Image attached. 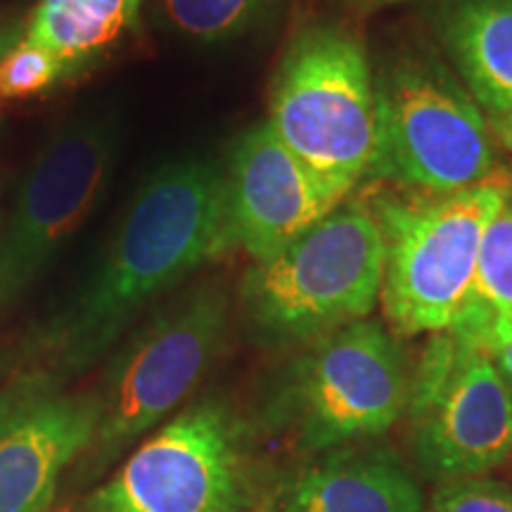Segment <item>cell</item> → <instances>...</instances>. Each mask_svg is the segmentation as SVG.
Segmentation results:
<instances>
[{"mask_svg":"<svg viewBox=\"0 0 512 512\" xmlns=\"http://www.w3.org/2000/svg\"><path fill=\"white\" fill-rule=\"evenodd\" d=\"M384 240L370 204L349 197L271 259L254 261L240 285L249 337L297 349L366 320L380 302Z\"/></svg>","mask_w":512,"mask_h":512,"instance_id":"cell-2","label":"cell"},{"mask_svg":"<svg viewBox=\"0 0 512 512\" xmlns=\"http://www.w3.org/2000/svg\"><path fill=\"white\" fill-rule=\"evenodd\" d=\"M512 316V183L486 223L475 280L451 332L489 351L491 339Z\"/></svg>","mask_w":512,"mask_h":512,"instance_id":"cell-16","label":"cell"},{"mask_svg":"<svg viewBox=\"0 0 512 512\" xmlns=\"http://www.w3.org/2000/svg\"><path fill=\"white\" fill-rule=\"evenodd\" d=\"M230 299L200 283L152 311L114 347L95 394L98 422L81 477H100L126 448L176 411L221 354Z\"/></svg>","mask_w":512,"mask_h":512,"instance_id":"cell-6","label":"cell"},{"mask_svg":"<svg viewBox=\"0 0 512 512\" xmlns=\"http://www.w3.org/2000/svg\"><path fill=\"white\" fill-rule=\"evenodd\" d=\"M489 126H491V136H494L496 145H501L508 152H512V112L489 117Z\"/></svg>","mask_w":512,"mask_h":512,"instance_id":"cell-22","label":"cell"},{"mask_svg":"<svg viewBox=\"0 0 512 512\" xmlns=\"http://www.w3.org/2000/svg\"><path fill=\"white\" fill-rule=\"evenodd\" d=\"M408 451L420 477H484L512 458V396L489 351L446 330L411 373Z\"/></svg>","mask_w":512,"mask_h":512,"instance_id":"cell-9","label":"cell"},{"mask_svg":"<svg viewBox=\"0 0 512 512\" xmlns=\"http://www.w3.org/2000/svg\"><path fill=\"white\" fill-rule=\"evenodd\" d=\"M430 512H512V486L489 477H465L439 484Z\"/></svg>","mask_w":512,"mask_h":512,"instance_id":"cell-19","label":"cell"},{"mask_svg":"<svg viewBox=\"0 0 512 512\" xmlns=\"http://www.w3.org/2000/svg\"><path fill=\"white\" fill-rule=\"evenodd\" d=\"M510 335H512V316H510L508 320H505V323L501 325V328H498V330H496V335H494V339H491V347H489V351H491V349H494L498 342H503V339H505V337H510Z\"/></svg>","mask_w":512,"mask_h":512,"instance_id":"cell-24","label":"cell"},{"mask_svg":"<svg viewBox=\"0 0 512 512\" xmlns=\"http://www.w3.org/2000/svg\"><path fill=\"white\" fill-rule=\"evenodd\" d=\"M27 36V19H0V62Z\"/></svg>","mask_w":512,"mask_h":512,"instance_id":"cell-20","label":"cell"},{"mask_svg":"<svg viewBox=\"0 0 512 512\" xmlns=\"http://www.w3.org/2000/svg\"><path fill=\"white\" fill-rule=\"evenodd\" d=\"M268 124L320 181L351 197L377 162L375 67L354 29L294 31L271 83Z\"/></svg>","mask_w":512,"mask_h":512,"instance_id":"cell-4","label":"cell"},{"mask_svg":"<svg viewBox=\"0 0 512 512\" xmlns=\"http://www.w3.org/2000/svg\"><path fill=\"white\" fill-rule=\"evenodd\" d=\"M0 221H3V183H0Z\"/></svg>","mask_w":512,"mask_h":512,"instance_id":"cell-25","label":"cell"},{"mask_svg":"<svg viewBox=\"0 0 512 512\" xmlns=\"http://www.w3.org/2000/svg\"><path fill=\"white\" fill-rule=\"evenodd\" d=\"M117 157V126L83 119L62 128L17 183L0 221V311L27 294L86 223Z\"/></svg>","mask_w":512,"mask_h":512,"instance_id":"cell-10","label":"cell"},{"mask_svg":"<svg viewBox=\"0 0 512 512\" xmlns=\"http://www.w3.org/2000/svg\"><path fill=\"white\" fill-rule=\"evenodd\" d=\"M230 249L226 171L207 157L159 166L133 195L93 271L0 349V377L67 384L112 354L150 304Z\"/></svg>","mask_w":512,"mask_h":512,"instance_id":"cell-1","label":"cell"},{"mask_svg":"<svg viewBox=\"0 0 512 512\" xmlns=\"http://www.w3.org/2000/svg\"><path fill=\"white\" fill-rule=\"evenodd\" d=\"M377 162L370 181L456 192L498 174L489 117L451 64L401 48L375 69Z\"/></svg>","mask_w":512,"mask_h":512,"instance_id":"cell-7","label":"cell"},{"mask_svg":"<svg viewBox=\"0 0 512 512\" xmlns=\"http://www.w3.org/2000/svg\"><path fill=\"white\" fill-rule=\"evenodd\" d=\"M273 0H157L166 29L197 43H221L247 34Z\"/></svg>","mask_w":512,"mask_h":512,"instance_id":"cell-17","label":"cell"},{"mask_svg":"<svg viewBox=\"0 0 512 512\" xmlns=\"http://www.w3.org/2000/svg\"><path fill=\"white\" fill-rule=\"evenodd\" d=\"M223 171L230 240L254 261L271 259L349 200L287 150L266 119L242 133Z\"/></svg>","mask_w":512,"mask_h":512,"instance_id":"cell-12","label":"cell"},{"mask_svg":"<svg viewBox=\"0 0 512 512\" xmlns=\"http://www.w3.org/2000/svg\"><path fill=\"white\" fill-rule=\"evenodd\" d=\"M143 0H38L27 41L64 64L69 79L138 24Z\"/></svg>","mask_w":512,"mask_h":512,"instance_id":"cell-15","label":"cell"},{"mask_svg":"<svg viewBox=\"0 0 512 512\" xmlns=\"http://www.w3.org/2000/svg\"><path fill=\"white\" fill-rule=\"evenodd\" d=\"M67 79V69L55 55L24 38L0 62V102L34 98Z\"/></svg>","mask_w":512,"mask_h":512,"instance_id":"cell-18","label":"cell"},{"mask_svg":"<svg viewBox=\"0 0 512 512\" xmlns=\"http://www.w3.org/2000/svg\"><path fill=\"white\" fill-rule=\"evenodd\" d=\"M510 183L496 174L456 192L399 188L366 197L384 240L380 304L394 335H437L456 325L486 223Z\"/></svg>","mask_w":512,"mask_h":512,"instance_id":"cell-3","label":"cell"},{"mask_svg":"<svg viewBox=\"0 0 512 512\" xmlns=\"http://www.w3.org/2000/svg\"><path fill=\"white\" fill-rule=\"evenodd\" d=\"M411 368L380 320H358L306 344L275 375L261 422L304 453L373 441L403 418Z\"/></svg>","mask_w":512,"mask_h":512,"instance_id":"cell-5","label":"cell"},{"mask_svg":"<svg viewBox=\"0 0 512 512\" xmlns=\"http://www.w3.org/2000/svg\"><path fill=\"white\" fill-rule=\"evenodd\" d=\"M491 361H494V366L498 373H501L505 387H508V392L512 396V335L505 337L503 342H498L494 349L489 351Z\"/></svg>","mask_w":512,"mask_h":512,"instance_id":"cell-21","label":"cell"},{"mask_svg":"<svg viewBox=\"0 0 512 512\" xmlns=\"http://www.w3.org/2000/svg\"><path fill=\"white\" fill-rule=\"evenodd\" d=\"M337 3H344V5H354V8H384V5L420 3V0H337Z\"/></svg>","mask_w":512,"mask_h":512,"instance_id":"cell-23","label":"cell"},{"mask_svg":"<svg viewBox=\"0 0 512 512\" xmlns=\"http://www.w3.org/2000/svg\"><path fill=\"white\" fill-rule=\"evenodd\" d=\"M434 34L486 117L512 112V0H441Z\"/></svg>","mask_w":512,"mask_h":512,"instance_id":"cell-14","label":"cell"},{"mask_svg":"<svg viewBox=\"0 0 512 512\" xmlns=\"http://www.w3.org/2000/svg\"><path fill=\"white\" fill-rule=\"evenodd\" d=\"M98 403L46 377L0 387V512H46L62 477L91 446Z\"/></svg>","mask_w":512,"mask_h":512,"instance_id":"cell-11","label":"cell"},{"mask_svg":"<svg viewBox=\"0 0 512 512\" xmlns=\"http://www.w3.org/2000/svg\"><path fill=\"white\" fill-rule=\"evenodd\" d=\"M411 465L380 439L316 453L278 491L273 512H420Z\"/></svg>","mask_w":512,"mask_h":512,"instance_id":"cell-13","label":"cell"},{"mask_svg":"<svg viewBox=\"0 0 512 512\" xmlns=\"http://www.w3.org/2000/svg\"><path fill=\"white\" fill-rule=\"evenodd\" d=\"M249 422L204 396L147 437L83 501V512H249L259 465Z\"/></svg>","mask_w":512,"mask_h":512,"instance_id":"cell-8","label":"cell"}]
</instances>
